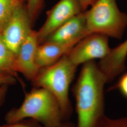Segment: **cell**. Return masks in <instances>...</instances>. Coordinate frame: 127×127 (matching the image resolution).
<instances>
[{
    "label": "cell",
    "instance_id": "obj_2",
    "mask_svg": "<svg viewBox=\"0 0 127 127\" xmlns=\"http://www.w3.org/2000/svg\"><path fill=\"white\" fill-rule=\"evenodd\" d=\"M27 119L44 127H60L64 121L58 100L49 91L40 87L26 92L21 104L9 110L5 116L6 123Z\"/></svg>",
    "mask_w": 127,
    "mask_h": 127
},
{
    "label": "cell",
    "instance_id": "obj_20",
    "mask_svg": "<svg viewBox=\"0 0 127 127\" xmlns=\"http://www.w3.org/2000/svg\"><path fill=\"white\" fill-rule=\"evenodd\" d=\"M96 0H78L82 9V11L84 12L89 7L91 6Z\"/></svg>",
    "mask_w": 127,
    "mask_h": 127
},
{
    "label": "cell",
    "instance_id": "obj_17",
    "mask_svg": "<svg viewBox=\"0 0 127 127\" xmlns=\"http://www.w3.org/2000/svg\"><path fill=\"white\" fill-rule=\"evenodd\" d=\"M119 80L111 90H117L123 96L127 99V71L121 74Z\"/></svg>",
    "mask_w": 127,
    "mask_h": 127
},
{
    "label": "cell",
    "instance_id": "obj_8",
    "mask_svg": "<svg viewBox=\"0 0 127 127\" xmlns=\"http://www.w3.org/2000/svg\"><path fill=\"white\" fill-rule=\"evenodd\" d=\"M39 43L37 31L32 30L19 47L16 55L15 69L28 80L32 82L40 70L36 62L37 50Z\"/></svg>",
    "mask_w": 127,
    "mask_h": 127
},
{
    "label": "cell",
    "instance_id": "obj_6",
    "mask_svg": "<svg viewBox=\"0 0 127 127\" xmlns=\"http://www.w3.org/2000/svg\"><path fill=\"white\" fill-rule=\"evenodd\" d=\"M82 12L78 0H59L47 12L45 22L37 31L39 44L64 23Z\"/></svg>",
    "mask_w": 127,
    "mask_h": 127
},
{
    "label": "cell",
    "instance_id": "obj_10",
    "mask_svg": "<svg viewBox=\"0 0 127 127\" xmlns=\"http://www.w3.org/2000/svg\"><path fill=\"white\" fill-rule=\"evenodd\" d=\"M127 58V38L122 43L112 49L107 56L100 60L97 64L108 83L124 72Z\"/></svg>",
    "mask_w": 127,
    "mask_h": 127
},
{
    "label": "cell",
    "instance_id": "obj_19",
    "mask_svg": "<svg viewBox=\"0 0 127 127\" xmlns=\"http://www.w3.org/2000/svg\"><path fill=\"white\" fill-rule=\"evenodd\" d=\"M8 86L2 85L0 86V107L4 103L7 94Z\"/></svg>",
    "mask_w": 127,
    "mask_h": 127
},
{
    "label": "cell",
    "instance_id": "obj_3",
    "mask_svg": "<svg viewBox=\"0 0 127 127\" xmlns=\"http://www.w3.org/2000/svg\"><path fill=\"white\" fill-rule=\"evenodd\" d=\"M77 67L65 55L56 63L40 69L32 82L35 87L45 89L54 95L59 103L64 121H67L73 113L69 93Z\"/></svg>",
    "mask_w": 127,
    "mask_h": 127
},
{
    "label": "cell",
    "instance_id": "obj_9",
    "mask_svg": "<svg viewBox=\"0 0 127 127\" xmlns=\"http://www.w3.org/2000/svg\"><path fill=\"white\" fill-rule=\"evenodd\" d=\"M88 35L89 34L87 30L84 11L78 14L64 23L53 32L44 42H78Z\"/></svg>",
    "mask_w": 127,
    "mask_h": 127
},
{
    "label": "cell",
    "instance_id": "obj_14",
    "mask_svg": "<svg viewBox=\"0 0 127 127\" xmlns=\"http://www.w3.org/2000/svg\"><path fill=\"white\" fill-rule=\"evenodd\" d=\"M44 0H26V7L32 24L36 20L43 6Z\"/></svg>",
    "mask_w": 127,
    "mask_h": 127
},
{
    "label": "cell",
    "instance_id": "obj_13",
    "mask_svg": "<svg viewBox=\"0 0 127 127\" xmlns=\"http://www.w3.org/2000/svg\"><path fill=\"white\" fill-rule=\"evenodd\" d=\"M26 5V0H0V33L15 12Z\"/></svg>",
    "mask_w": 127,
    "mask_h": 127
},
{
    "label": "cell",
    "instance_id": "obj_15",
    "mask_svg": "<svg viewBox=\"0 0 127 127\" xmlns=\"http://www.w3.org/2000/svg\"><path fill=\"white\" fill-rule=\"evenodd\" d=\"M98 127H127V116L117 118L106 116Z\"/></svg>",
    "mask_w": 127,
    "mask_h": 127
},
{
    "label": "cell",
    "instance_id": "obj_12",
    "mask_svg": "<svg viewBox=\"0 0 127 127\" xmlns=\"http://www.w3.org/2000/svg\"><path fill=\"white\" fill-rule=\"evenodd\" d=\"M16 54L6 45L0 33V73L8 74L15 77L22 83L15 69Z\"/></svg>",
    "mask_w": 127,
    "mask_h": 127
},
{
    "label": "cell",
    "instance_id": "obj_4",
    "mask_svg": "<svg viewBox=\"0 0 127 127\" xmlns=\"http://www.w3.org/2000/svg\"><path fill=\"white\" fill-rule=\"evenodd\" d=\"M85 14L89 34L122 38L127 27V14L119 9L116 0H96Z\"/></svg>",
    "mask_w": 127,
    "mask_h": 127
},
{
    "label": "cell",
    "instance_id": "obj_18",
    "mask_svg": "<svg viewBox=\"0 0 127 127\" xmlns=\"http://www.w3.org/2000/svg\"><path fill=\"white\" fill-rule=\"evenodd\" d=\"M17 79L11 75L0 73V86L2 85L11 86L15 84Z\"/></svg>",
    "mask_w": 127,
    "mask_h": 127
},
{
    "label": "cell",
    "instance_id": "obj_5",
    "mask_svg": "<svg viewBox=\"0 0 127 127\" xmlns=\"http://www.w3.org/2000/svg\"><path fill=\"white\" fill-rule=\"evenodd\" d=\"M108 38L92 33L83 38L66 54L69 59L78 67L88 62L105 58L111 52Z\"/></svg>",
    "mask_w": 127,
    "mask_h": 127
},
{
    "label": "cell",
    "instance_id": "obj_1",
    "mask_svg": "<svg viewBox=\"0 0 127 127\" xmlns=\"http://www.w3.org/2000/svg\"><path fill=\"white\" fill-rule=\"evenodd\" d=\"M107 81L98 64L91 61L82 64L72 89L75 102V127H98L105 114L104 86Z\"/></svg>",
    "mask_w": 127,
    "mask_h": 127
},
{
    "label": "cell",
    "instance_id": "obj_11",
    "mask_svg": "<svg viewBox=\"0 0 127 127\" xmlns=\"http://www.w3.org/2000/svg\"><path fill=\"white\" fill-rule=\"evenodd\" d=\"M77 43L44 42L39 44L36 55V62L38 66L41 69L56 63Z\"/></svg>",
    "mask_w": 127,
    "mask_h": 127
},
{
    "label": "cell",
    "instance_id": "obj_21",
    "mask_svg": "<svg viewBox=\"0 0 127 127\" xmlns=\"http://www.w3.org/2000/svg\"><path fill=\"white\" fill-rule=\"evenodd\" d=\"M75 124L68 121H64L60 127H75Z\"/></svg>",
    "mask_w": 127,
    "mask_h": 127
},
{
    "label": "cell",
    "instance_id": "obj_7",
    "mask_svg": "<svg viewBox=\"0 0 127 127\" xmlns=\"http://www.w3.org/2000/svg\"><path fill=\"white\" fill-rule=\"evenodd\" d=\"M26 5L17 9L0 32L6 45L16 54L32 31Z\"/></svg>",
    "mask_w": 127,
    "mask_h": 127
},
{
    "label": "cell",
    "instance_id": "obj_16",
    "mask_svg": "<svg viewBox=\"0 0 127 127\" xmlns=\"http://www.w3.org/2000/svg\"><path fill=\"white\" fill-rule=\"evenodd\" d=\"M0 127H44L36 121L30 119L12 123H6L4 124L0 125Z\"/></svg>",
    "mask_w": 127,
    "mask_h": 127
}]
</instances>
